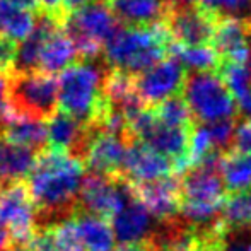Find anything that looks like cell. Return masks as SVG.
Segmentation results:
<instances>
[{"instance_id":"1","label":"cell","mask_w":251,"mask_h":251,"mask_svg":"<svg viewBox=\"0 0 251 251\" xmlns=\"http://www.w3.org/2000/svg\"><path fill=\"white\" fill-rule=\"evenodd\" d=\"M82 161L62 151L45 147L27 175V188L36 210V226H53L72 217L82 183Z\"/></svg>"},{"instance_id":"2","label":"cell","mask_w":251,"mask_h":251,"mask_svg":"<svg viewBox=\"0 0 251 251\" xmlns=\"http://www.w3.org/2000/svg\"><path fill=\"white\" fill-rule=\"evenodd\" d=\"M173 43L164 23L144 27L122 26L104 43V60L111 70L137 77L171 56Z\"/></svg>"},{"instance_id":"3","label":"cell","mask_w":251,"mask_h":251,"mask_svg":"<svg viewBox=\"0 0 251 251\" xmlns=\"http://www.w3.org/2000/svg\"><path fill=\"white\" fill-rule=\"evenodd\" d=\"M104 70L102 67L80 60L60 72L58 108L75 118L79 123L93 128H101L109 102L104 96Z\"/></svg>"},{"instance_id":"4","label":"cell","mask_w":251,"mask_h":251,"mask_svg":"<svg viewBox=\"0 0 251 251\" xmlns=\"http://www.w3.org/2000/svg\"><path fill=\"white\" fill-rule=\"evenodd\" d=\"M179 215L193 227H205L219 219L227 192L219 175V166H192L183 173Z\"/></svg>"},{"instance_id":"5","label":"cell","mask_w":251,"mask_h":251,"mask_svg":"<svg viewBox=\"0 0 251 251\" xmlns=\"http://www.w3.org/2000/svg\"><path fill=\"white\" fill-rule=\"evenodd\" d=\"M120 27V21L102 0H94L79 12L67 16L62 24L63 33L75 48L77 58L86 62L100 56L104 43Z\"/></svg>"},{"instance_id":"6","label":"cell","mask_w":251,"mask_h":251,"mask_svg":"<svg viewBox=\"0 0 251 251\" xmlns=\"http://www.w3.org/2000/svg\"><path fill=\"white\" fill-rule=\"evenodd\" d=\"M183 100L195 123H210L224 118H238V106L215 72H188Z\"/></svg>"},{"instance_id":"7","label":"cell","mask_w":251,"mask_h":251,"mask_svg":"<svg viewBox=\"0 0 251 251\" xmlns=\"http://www.w3.org/2000/svg\"><path fill=\"white\" fill-rule=\"evenodd\" d=\"M9 106L17 115L47 122L58 108V82L43 72H10Z\"/></svg>"},{"instance_id":"8","label":"cell","mask_w":251,"mask_h":251,"mask_svg":"<svg viewBox=\"0 0 251 251\" xmlns=\"http://www.w3.org/2000/svg\"><path fill=\"white\" fill-rule=\"evenodd\" d=\"M133 197L130 181L122 175H98L89 173L82 178L77 195V210L111 221L113 215Z\"/></svg>"},{"instance_id":"9","label":"cell","mask_w":251,"mask_h":251,"mask_svg":"<svg viewBox=\"0 0 251 251\" xmlns=\"http://www.w3.org/2000/svg\"><path fill=\"white\" fill-rule=\"evenodd\" d=\"M221 16L205 3L168 5L162 23L173 41L183 47H210Z\"/></svg>"},{"instance_id":"10","label":"cell","mask_w":251,"mask_h":251,"mask_svg":"<svg viewBox=\"0 0 251 251\" xmlns=\"http://www.w3.org/2000/svg\"><path fill=\"white\" fill-rule=\"evenodd\" d=\"M0 227L9 234V246H24L36 229V210L26 179L0 185Z\"/></svg>"},{"instance_id":"11","label":"cell","mask_w":251,"mask_h":251,"mask_svg":"<svg viewBox=\"0 0 251 251\" xmlns=\"http://www.w3.org/2000/svg\"><path fill=\"white\" fill-rule=\"evenodd\" d=\"M186 75L188 70L171 55L133 77L135 91L144 106L152 108L168 98L179 96L185 87Z\"/></svg>"},{"instance_id":"12","label":"cell","mask_w":251,"mask_h":251,"mask_svg":"<svg viewBox=\"0 0 251 251\" xmlns=\"http://www.w3.org/2000/svg\"><path fill=\"white\" fill-rule=\"evenodd\" d=\"M132 185V183H130ZM135 199L151 212L157 222L173 221L179 215L181 185L176 175H169L154 181L132 185Z\"/></svg>"},{"instance_id":"13","label":"cell","mask_w":251,"mask_h":251,"mask_svg":"<svg viewBox=\"0 0 251 251\" xmlns=\"http://www.w3.org/2000/svg\"><path fill=\"white\" fill-rule=\"evenodd\" d=\"M128 144L130 140L126 137L96 128L84 154V168H89L91 173L98 175H120Z\"/></svg>"},{"instance_id":"14","label":"cell","mask_w":251,"mask_h":251,"mask_svg":"<svg viewBox=\"0 0 251 251\" xmlns=\"http://www.w3.org/2000/svg\"><path fill=\"white\" fill-rule=\"evenodd\" d=\"M45 125H47L48 147L62 151L65 154L82 161L91 135H93L96 128L82 125L75 118L60 111V109H56L53 113Z\"/></svg>"},{"instance_id":"15","label":"cell","mask_w":251,"mask_h":251,"mask_svg":"<svg viewBox=\"0 0 251 251\" xmlns=\"http://www.w3.org/2000/svg\"><path fill=\"white\" fill-rule=\"evenodd\" d=\"M120 175L132 185H137V183L154 181V179L175 175V171H173V164L166 157L154 152L146 144L132 140L126 146Z\"/></svg>"},{"instance_id":"16","label":"cell","mask_w":251,"mask_h":251,"mask_svg":"<svg viewBox=\"0 0 251 251\" xmlns=\"http://www.w3.org/2000/svg\"><path fill=\"white\" fill-rule=\"evenodd\" d=\"M113 232L115 239H118L120 245L128 243H146L154 232V221L151 212L132 197L115 215H113Z\"/></svg>"},{"instance_id":"17","label":"cell","mask_w":251,"mask_h":251,"mask_svg":"<svg viewBox=\"0 0 251 251\" xmlns=\"http://www.w3.org/2000/svg\"><path fill=\"white\" fill-rule=\"evenodd\" d=\"M122 26L144 27L162 23L168 0H102Z\"/></svg>"},{"instance_id":"18","label":"cell","mask_w":251,"mask_h":251,"mask_svg":"<svg viewBox=\"0 0 251 251\" xmlns=\"http://www.w3.org/2000/svg\"><path fill=\"white\" fill-rule=\"evenodd\" d=\"M212 48L221 56V62L246 63L250 53L248 29L236 19L221 17L212 38Z\"/></svg>"},{"instance_id":"19","label":"cell","mask_w":251,"mask_h":251,"mask_svg":"<svg viewBox=\"0 0 251 251\" xmlns=\"http://www.w3.org/2000/svg\"><path fill=\"white\" fill-rule=\"evenodd\" d=\"M74 221H75L77 234L84 251H113L115 232L109 221L77 208L74 214Z\"/></svg>"},{"instance_id":"20","label":"cell","mask_w":251,"mask_h":251,"mask_svg":"<svg viewBox=\"0 0 251 251\" xmlns=\"http://www.w3.org/2000/svg\"><path fill=\"white\" fill-rule=\"evenodd\" d=\"M36 152L7 142L0 137V185L24 181L31 173Z\"/></svg>"},{"instance_id":"21","label":"cell","mask_w":251,"mask_h":251,"mask_svg":"<svg viewBox=\"0 0 251 251\" xmlns=\"http://www.w3.org/2000/svg\"><path fill=\"white\" fill-rule=\"evenodd\" d=\"M75 60H77L75 48H74L72 41L69 40V36L60 27V29H56L55 33L50 34L43 50H41L38 72L53 75V74L63 72Z\"/></svg>"},{"instance_id":"22","label":"cell","mask_w":251,"mask_h":251,"mask_svg":"<svg viewBox=\"0 0 251 251\" xmlns=\"http://www.w3.org/2000/svg\"><path fill=\"white\" fill-rule=\"evenodd\" d=\"M219 175L227 193H241L251 190V155L234 149L222 154Z\"/></svg>"},{"instance_id":"23","label":"cell","mask_w":251,"mask_h":251,"mask_svg":"<svg viewBox=\"0 0 251 251\" xmlns=\"http://www.w3.org/2000/svg\"><path fill=\"white\" fill-rule=\"evenodd\" d=\"M36 17L31 10L16 5L10 0H0V34L17 43L33 31Z\"/></svg>"},{"instance_id":"24","label":"cell","mask_w":251,"mask_h":251,"mask_svg":"<svg viewBox=\"0 0 251 251\" xmlns=\"http://www.w3.org/2000/svg\"><path fill=\"white\" fill-rule=\"evenodd\" d=\"M171 55L190 72H215L221 65V56L212 47H183L173 43Z\"/></svg>"},{"instance_id":"25","label":"cell","mask_w":251,"mask_h":251,"mask_svg":"<svg viewBox=\"0 0 251 251\" xmlns=\"http://www.w3.org/2000/svg\"><path fill=\"white\" fill-rule=\"evenodd\" d=\"M159 122L169 126H179V128H195L197 123L190 113L188 106L181 96H171L161 101L159 104L152 106Z\"/></svg>"},{"instance_id":"26","label":"cell","mask_w":251,"mask_h":251,"mask_svg":"<svg viewBox=\"0 0 251 251\" xmlns=\"http://www.w3.org/2000/svg\"><path fill=\"white\" fill-rule=\"evenodd\" d=\"M221 80L226 84L229 93L232 94L234 101L243 98L251 91V79L246 67L243 63H232V62H221V65L215 70Z\"/></svg>"},{"instance_id":"27","label":"cell","mask_w":251,"mask_h":251,"mask_svg":"<svg viewBox=\"0 0 251 251\" xmlns=\"http://www.w3.org/2000/svg\"><path fill=\"white\" fill-rule=\"evenodd\" d=\"M53 236V250L55 251H84L77 234L74 215L62 222L50 226Z\"/></svg>"},{"instance_id":"28","label":"cell","mask_w":251,"mask_h":251,"mask_svg":"<svg viewBox=\"0 0 251 251\" xmlns=\"http://www.w3.org/2000/svg\"><path fill=\"white\" fill-rule=\"evenodd\" d=\"M205 132H207L210 144L215 151L219 152H227L232 149V137H234L236 128V118H224L217 120V122H210L203 125Z\"/></svg>"},{"instance_id":"29","label":"cell","mask_w":251,"mask_h":251,"mask_svg":"<svg viewBox=\"0 0 251 251\" xmlns=\"http://www.w3.org/2000/svg\"><path fill=\"white\" fill-rule=\"evenodd\" d=\"M207 5L221 17L236 19L245 26H251V0H208Z\"/></svg>"},{"instance_id":"30","label":"cell","mask_w":251,"mask_h":251,"mask_svg":"<svg viewBox=\"0 0 251 251\" xmlns=\"http://www.w3.org/2000/svg\"><path fill=\"white\" fill-rule=\"evenodd\" d=\"M232 149L251 155V122L243 118L236 125L234 137H232Z\"/></svg>"},{"instance_id":"31","label":"cell","mask_w":251,"mask_h":251,"mask_svg":"<svg viewBox=\"0 0 251 251\" xmlns=\"http://www.w3.org/2000/svg\"><path fill=\"white\" fill-rule=\"evenodd\" d=\"M17 45L14 40L0 34V72L10 74L14 63V56H16Z\"/></svg>"},{"instance_id":"32","label":"cell","mask_w":251,"mask_h":251,"mask_svg":"<svg viewBox=\"0 0 251 251\" xmlns=\"http://www.w3.org/2000/svg\"><path fill=\"white\" fill-rule=\"evenodd\" d=\"M251 241L246 239L245 236H234V232H229L226 238L224 245H222L221 251H250Z\"/></svg>"},{"instance_id":"33","label":"cell","mask_w":251,"mask_h":251,"mask_svg":"<svg viewBox=\"0 0 251 251\" xmlns=\"http://www.w3.org/2000/svg\"><path fill=\"white\" fill-rule=\"evenodd\" d=\"M62 0H40V10L38 12H47V14H51V16L58 17V19L65 21V16L62 14Z\"/></svg>"},{"instance_id":"34","label":"cell","mask_w":251,"mask_h":251,"mask_svg":"<svg viewBox=\"0 0 251 251\" xmlns=\"http://www.w3.org/2000/svg\"><path fill=\"white\" fill-rule=\"evenodd\" d=\"M94 0H62V5H60V9H62V14L63 16H70V14H75L79 12L80 9H84L86 5H89V3H93Z\"/></svg>"},{"instance_id":"35","label":"cell","mask_w":251,"mask_h":251,"mask_svg":"<svg viewBox=\"0 0 251 251\" xmlns=\"http://www.w3.org/2000/svg\"><path fill=\"white\" fill-rule=\"evenodd\" d=\"M9 75L10 74L0 72V109L9 104Z\"/></svg>"},{"instance_id":"36","label":"cell","mask_w":251,"mask_h":251,"mask_svg":"<svg viewBox=\"0 0 251 251\" xmlns=\"http://www.w3.org/2000/svg\"><path fill=\"white\" fill-rule=\"evenodd\" d=\"M10 2L23 7V9L31 10V12H38L40 10V0H10Z\"/></svg>"},{"instance_id":"37","label":"cell","mask_w":251,"mask_h":251,"mask_svg":"<svg viewBox=\"0 0 251 251\" xmlns=\"http://www.w3.org/2000/svg\"><path fill=\"white\" fill-rule=\"evenodd\" d=\"M113 251H149L146 243H128V245H120L118 248H113Z\"/></svg>"},{"instance_id":"38","label":"cell","mask_w":251,"mask_h":251,"mask_svg":"<svg viewBox=\"0 0 251 251\" xmlns=\"http://www.w3.org/2000/svg\"><path fill=\"white\" fill-rule=\"evenodd\" d=\"M221 248H222L221 245H215V243H212V241H207V239H203L200 236L199 246H197L193 251H221Z\"/></svg>"},{"instance_id":"39","label":"cell","mask_w":251,"mask_h":251,"mask_svg":"<svg viewBox=\"0 0 251 251\" xmlns=\"http://www.w3.org/2000/svg\"><path fill=\"white\" fill-rule=\"evenodd\" d=\"M169 5H193V3H205L207 5L208 0H168Z\"/></svg>"},{"instance_id":"40","label":"cell","mask_w":251,"mask_h":251,"mask_svg":"<svg viewBox=\"0 0 251 251\" xmlns=\"http://www.w3.org/2000/svg\"><path fill=\"white\" fill-rule=\"evenodd\" d=\"M9 246V234L3 227H0V251L5 250Z\"/></svg>"},{"instance_id":"41","label":"cell","mask_w":251,"mask_h":251,"mask_svg":"<svg viewBox=\"0 0 251 251\" xmlns=\"http://www.w3.org/2000/svg\"><path fill=\"white\" fill-rule=\"evenodd\" d=\"M2 251H29V250L21 248V246H7V248H5V250H2Z\"/></svg>"},{"instance_id":"42","label":"cell","mask_w":251,"mask_h":251,"mask_svg":"<svg viewBox=\"0 0 251 251\" xmlns=\"http://www.w3.org/2000/svg\"><path fill=\"white\" fill-rule=\"evenodd\" d=\"M250 231H251V190H250Z\"/></svg>"},{"instance_id":"43","label":"cell","mask_w":251,"mask_h":251,"mask_svg":"<svg viewBox=\"0 0 251 251\" xmlns=\"http://www.w3.org/2000/svg\"><path fill=\"white\" fill-rule=\"evenodd\" d=\"M246 27H251V26H246Z\"/></svg>"},{"instance_id":"44","label":"cell","mask_w":251,"mask_h":251,"mask_svg":"<svg viewBox=\"0 0 251 251\" xmlns=\"http://www.w3.org/2000/svg\"><path fill=\"white\" fill-rule=\"evenodd\" d=\"M250 251H251V248H250Z\"/></svg>"}]
</instances>
